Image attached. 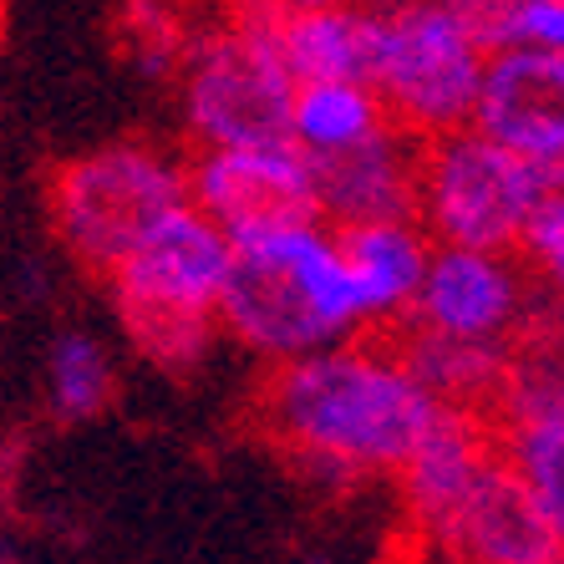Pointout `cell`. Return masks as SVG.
I'll list each match as a JSON object with an SVG mask.
<instances>
[{"label": "cell", "mask_w": 564, "mask_h": 564, "mask_svg": "<svg viewBox=\"0 0 564 564\" xmlns=\"http://www.w3.org/2000/svg\"><path fill=\"white\" fill-rule=\"evenodd\" d=\"M443 408L402 351L351 341L285 361L264 402L280 443L330 473H402Z\"/></svg>", "instance_id": "cell-1"}, {"label": "cell", "mask_w": 564, "mask_h": 564, "mask_svg": "<svg viewBox=\"0 0 564 564\" xmlns=\"http://www.w3.org/2000/svg\"><path fill=\"white\" fill-rule=\"evenodd\" d=\"M224 330L270 361H295L367 326L341 239L321 224L239 245L219 295Z\"/></svg>", "instance_id": "cell-2"}, {"label": "cell", "mask_w": 564, "mask_h": 564, "mask_svg": "<svg viewBox=\"0 0 564 564\" xmlns=\"http://www.w3.org/2000/svg\"><path fill=\"white\" fill-rule=\"evenodd\" d=\"M377 82L381 102L408 132L443 138L468 128L488 82L499 41L488 15H473L443 0H377Z\"/></svg>", "instance_id": "cell-3"}, {"label": "cell", "mask_w": 564, "mask_h": 564, "mask_svg": "<svg viewBox=\"0 0 564 564\" xmlns=\"http://www.w3.org/2000/svg\"><path fill=\"white\" fill-rule=\"evenodd\" d=\"M285 0H229L224 21L188 46L184 112L204 148L290 143L295 72L280 52Z\"/></svg>", "instance_id": "cell-4"}, {"label": "cell", "mask_w": 564, "mask_h": 564, "mask_svg": "<svg viewBox=\"0 0 564 564\" xmlns=\"http://www.w3.org/2000/svg\"><path fill=\"white\" fill-rule=\"evenodd\" d=\"M188 198V169H178L169 153L148 143H107L62 163L46 204L66 250L112 280L132 250Z\"/></svg>", "instance_id": "cell-5"}, {"label": "cell", "mask_w": 564, "mask_h": 564, "mask_svg": "<svg viewBox=\"0 0 564 564\" xmlns=\"http://www.w3.org/2000/svg\"><path fill=\"white\" fill-rule=\"evenodd\" d=\"M544 194L550 178L473 122L422 143V224L437 245L519 250V235Z\"/></svg>", "instance_id": "cell-6"}, {"label": "cell", "mask_w": 564, "mask_h": 564, "mask_svg": "<svg viewBox=\"0 0 564 564\" xmlns=\"http://www.w3.org/2000/svg\"><path fill=\"white\" fill-rule=\"evenodd\" d=\"M188 188H194L198 209L219 219L235 245L326 219L315 163L295 138L250 148H204L188 169Z\"/></svg>", "instance_id": "cell-7"}, {"label": "cell", "mask_w": 564, "mask_h": 564, "mask_svg": "<svg viewBox=\"0 0 564 564\" xmlns=\"http://www.w3.org/2000/svg\"><path fill=\"white\" fill-rule=\"evenodd\" d=\"M473 128L524 153L550 188H564V52L499 46L473 112Z\"/></svg>", "instance_id": "cell-8"}, {"label": "cell", "mask_w": 564, "mask_h": 564, "mask_svg": "<svg viewBox=\"0 0 564 564\" xmlns=\"http://www.w3.org/2000/svg\"><path fill=\"white\" fill-rule=\"evenodd\" d=\"M235 254H239V245L229 239V229H224L219 219H209V214L188 198L184 209H173L169 219L132 250V260L112 275V295L219 311V295H224V285H229Z\"/></svg>", "instance_id": "cell-9"}, {"label": "cell", "mask_w": 564, "mask_h": 564, "mask_svg": "<svg viewBox=\"0 0 564 564\" xmlns=\"http://www.w3.org/2000/svg\"><path fill=\"white\" fill-rule=\"evenodd\" d=\"M458 564H564V529L513 473L509 458L473 484V494L437 529Z\"/></svg>", "instance_id": "cell-10"}, {"label": "cell", "mask_w": 564, "mask_h": 564, "mask_svg": "<svg viewBox=\"0 0 564 564\" xmlns=\"http://www.w3.org/2000/svg\"><path fill=\"white\" fill-rule=\"evenodd\" d=\"M417 326L463 336V341H503L524 315V270L509 250H473V245H437L433 270L412 305Z\"/></svg>", "instance_id": "cell-11"}, {"label": "cell", "mask_w": 564, "mask_h": 564, "mask_svg": "<svg viewBox=\"0 0 564 564\" xmlns=\"http://www.w3.org/2000/svg\"><path fill=\"white\" fill-rule=\"evenodd\" d=\"M417 132L387 122L377 138L346 148V153H311L321 209L336 229L381 219H422V148Z\"/></svg>", "instance_id": "cell-12"}, {"label": "cell", "mask_w": 564, "mask_h": 564, "mask_svg": "<svg viewBox=\"0 0 564 564\" xmlns=\"http://www.w3.org/2000/svg\"><path fill=\"white\" fill-rule=\"evenodd\" d=\"M499 458H503V427H488L478 417V408L447 402L443 417L417 443V453L402 463V494H408L417 524L437 534L447 524V513L468 499L473 484Z\"/></svg>", "instance_id": "cell-13"}, {"label": "cell", "mask_w": 564, "mask_h": 564, "mask_svg": "<svg viewBox=\"0 0 564 564\" xmlns=\"http://www.w3.org/2000/svg\"><path fill=\"white\" fill-rule=\"evenodd\" d=\"M351 264L356 295L371 321L408 315L422 295V280L433 270V229L417 219H381V224H346L336 229Z\"/></svg>", "instance_id": "cell-14"}, {"label": "cell", "mask_w": 564, "mask_h": 564, "mask_svg": "<svg viewBox=\"0 0 564 564\" xmlns=\"http://www.w3.org/2000/svg\"><path fill=\"white\" fill-rule=\"evenodd\" d=\"M377 6H290L280 52L295 82H371L377 72Z\"/></svg>", "instance_id": "cell-15"}, {"label": "cell", "mask_w": 564, "mask_h": 564, "mask_svg": "<svg viewBox=\"0 0 564 564\" xmlns=\"http://www.w3.org/2000/svg\"><path fill=\"white\" fill-rule=\"evenodd\" d=\"M392 122L377 82H301L290 132L305 153H346Z\"/></svg>", "instance_id": "cell-16"}, {"label": "cell", "mask_w": 564, "mask_h": 564, "mask_svg": "<svg viewBox=\"0 0 564 564\" xmlns=\"http://www.w3.org/2000/svg\"><path fill=\"white\" fill-rule=\"evenodd\" d=\"M402 356L443 402H458V408L499 402L503 377H509V351L499 341H463V336H443L427 326L402 346Z\"/></svg>", "instance_id": "cell-17"}, {"label": "cell", "mask_w": 564, "mask_h": 564, "mask_svg": "<svg viewBox=\"0 0 564 564\" xmlns=\"http://www.w3.org/2000/svg\"><path fill=\"white\" fill-rule=\"evenodd\" d=\"M118 301V321L128 330V341L138 356H148L163 371H184L209 351L214 326H224L219 311L204 305H169V301H132V295H112Z\"/></svg>", "instance_id": "cell-18"}, {"label": "cell", "mask_w": 564, "mask_h": 564, "mask_svg": "<svg viewBox=\"0 0 564 564\" xmlns=\"http://www.w3.org/2000/svg\"><path fill=\"white\" fill-rule=\"evenodd\" d=\"M46 392H52L56 417L82 422L112 402L118 381H112V361H107L102 341L87 330H66L56 336L52 361H46Z\"/></svg>", "instance_id": "cell-19"}, {"label": "cell", "mask_w": 564, "mask_h": 564, "mask_svg": "<svg viewBox=\"0 0 564 564\" xmlns=\"http://www.w3.org/2000/svg\"><path fill=\"white\" fill-rule=\"evenodd\" d=\"M503 422L564 417V346L554 336H529L509 351V377L499 392Z\"/></svg>", "instance_id": "cell-20"}, {"label": "cell", "mask_w": 564, "mask_h": 564, "mask_svg": "<svg viewBox=\"0 0 564 564\" xmlns=\"http://www.w3.org/2000/svg\"><path fill=\"white\" fill-rule=\"evenodd\" d=\"M503 458L564 529V417L503 422Z\"/></svg>", "instance_id": "cell-21"}, {"label": "cell", "mask_w": 564, "mask_h": 564, "mask_svg": "<svg viewBox=\"0 0 564 564\" xmlns=\"http://www.w3.org/2000/svg\"><path fill=\"white\" fill-rule=\"evenodd\" d=\"M519 264L544 285L550 301H564V188H550L519 235Z\"/></svg>", "instance_id": "cell-22"}, {"label": "cell", "mask_w": 564, "mask_h": 564, "mask_svg": "<svg viewBox=\"0 0 564 564\" xmlns=\"http://www.w3.org/2000/svg\"><path fill=\"white\" fill-rule=\"evenodd\" d=\"M488 31L499 46H554V52H564V0H509L499 15H488Z\"/></svg>", "instance_id": "cell-23"}, {"label": "cell", "mask_w": 564, "mask_h": 564, "mask_svg": "<svg viewBox=\"0 0 564 564\" xmlns=\"http://www.w3.org/2000/svg\"><path fill=\"white\" fill-rule=\"evenodd\" d=\"M443 6H463V11H473V15H499L509 0H443Z\"/></svg>", "instance_id": "cell-24"}, {"label": "cell", "mask_w": 564, "mask_h": 564, "mask_svg": "<svg viewBox=\"0 0 564 564\" xmlns=\"http://www.w3.org/2000/svg\"><path fill=\"white\" fill-rule=\"evenodd\" d=\"M285 6H361V0H285Z\"/></svg>", "instance_id": "cell-25"}]
</instances>
